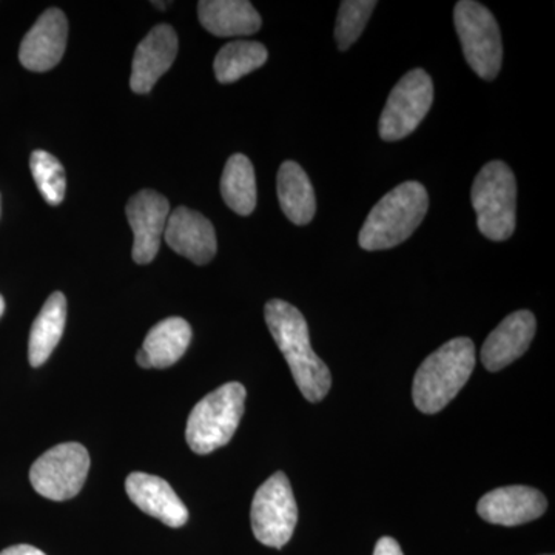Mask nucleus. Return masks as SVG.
Segmentation results:
<instances>
[{
	"mask_svg": "<svg viewBox=\"0 0 555 555\" xmlns=\"http://www.w3.org/2000/svg\"><path fill=\"white\" fill-rule=\"evenodd\" d=\"M266 323L278 349L286 358L299 392L310 403H318L327 396L332 386L331 371L310 346L306 318L295 306L283 299H272L266 305Z\"/></svg>",
	"mask_w": 555,
	"mask_h": 555,
	"instance_id": "nucleus-1",
	"label": "nucleus"
},
{
	"mask_svg": "<svg viewBox=\"0 0 555 555\" xmlns=\"http://www.w3.org/2000/svg\"><path fill=\"white\" fill-rule=\"evenodd\" d=\"M476 367V346L454 338L423 361L416 371L412 398L423 414H437L463 389Z\"/></svg>",
	"mask_w": 555,
	"mask_h": 555,
	"instance_id": "nucleus-2",
	"label": "nucleus"
},
{
	"mask_svg": "<svg viewBox=\"0 0 555 555\" xmlns=\"http://www.w3.org/2000/svg\"><path fill=\"white\" fill-rule=\"evenodd\" d=\"M429 208L422 182L408 181L387 192L375 204L361 229L358 243L364 250H386L411 238Z\"/></svg>",
	"mask_w": 555,
	"mask_h": 555,
	"instance_id": "nucleus-3",
	"label": "nucleus"
},
{
	"mask_svg": "<svg viewBox=\"0 0 555 555\" xmlns=\"http://www.w3.org/2000/svg\"><path fill=\"white\" fill-rule=\"evenodd\" d=\"M246 387L228 383L208 393L193 408L185 440L195 454L207 455L225 447L238 429L244 414Z\"/></svg>",
	"mask_w": 555,
	"mask_h": 555,
	"instance_id": "nucleus-4",
	"label": "nucleus"
},
{
	"mask_svg": "<svg viewBox=\"0 0 555 555\" xmlns=\"http://www.w3.org/2000/svg\"><path fill=\"white\" fill-rule=\"evenodd\" d=\"M473 207L481 235L491 241H506L516 232L517 181L503 160L486 164L474 179Z\"/></svg>",
	"mask_w": 555,
	"mask_h": 555,
	"instance_id": "nucleus-5",
	"label": "nucleus"
},
{
	"mask_svg": "<svg viewBox=\"0 0 555 555\" xmlns=\"http://www.w3.org/2000/svg\"><path fill=\"white\" fill-rule=\"evenodd\" d=\"M456 35L466 62L483 80H494L502 69L503 46L494 14L481 3L462 0L454 10Z\"/></svg>",
	"mask_w": 555,
	"mask_h": 555,
	"instance_id": "nucleus-6",
	"label": "nucleus"
},
{
	"mask_svg": "<svg viewBox=\"0 0 555 555\" xmlns=\"http://www.w3.org/2000/svg\"><path fill=\"white\" fill-rule=\"evenodd\" d=\"M250 518L254 534L262 545L281 550L291 542L298 521V506L286 474H273L259 486L251 502Z\"/></svg>",
	"mask_w": 555,
	"mask_h": 555,
	"instance_id": "nucleus-7",
	"label": "nucleus"
},
{
	"mask_svg": "<svg viewBox=\"0 0 555 555\" xmlns=\"http://www.w3.org/2000/svg\"><path fill=\"white\" fill-rule=\"evenodd\" d=\"M434 102V83L425 69L414 68L406 73L387 98L379 118V137L396 142L414 133L426 118Z\"/></svg>",
	"mask_w": 555,
	"mask_h": 555,
	"instance_id": "nucleus-8",
	"label": "nucleus"
},
{
	"mask_svg": "<svg viewBox=\"0 0 555 555\" xmlns=\"http://www.w3.org/2000/svg\"><path fill=\"white\" fill-rule=\"evenodd\" d=\"M90 470V455L79 443H62L40 455L31 466L35 491L53 502L79 494Z\"/></svg>",
	"mask_w": 555,
	"mask_h": 555,
	"instance_id": "nucleus-9",
	"label": "nucleus"
},
{
	"mask_svg": "<svg viewBox=\"0 0 555 555\" xmlns=\"http://www.w3.org/2000/svg\"><path fill=\"white\" fill-rule=\"evenodd\" d=\"M126 214L134 235V262L149 264L158 255L166 232L170 217L169 199L155 190H142L129 201Z\"/></svg>",
	"mask_w": 555,
	"mask_h": 555,
	"instance_id": "nucleus-10",
	"label": "nucleus"
},
{
	"mask_svg": "<svg viewBox=\"0 0 555 555\" xmlns=\"http://www.w3.org/2000/svg\"><path fill=\"white\" fill-rule=\"evenodd\" d=\"M68 22L61 10H47L21 43V64L30 72H49L67 49Z\"/></svg>",
	"mask_w": 555,
	"mask_h": 555,
	"instance_id": "nucleus-11",
	"label": "nucleus"
},
{
	"mask_svg": "<svg viewBox=\"0 0 555 555\" xmlns=\"http://www.w3.org/2000/svg\"><path fill=\"white\" fill-rule=\"evenodd\" d=\"M546 496L528 486H505L481 496L478 516L500 526H518L535 520L545 514Z\"/></svg>",
	"mask_w": 555,
	"mask_h": 555,
	"instance_id": "nucleus-12",
	"label": "nucleus"
},
{
	"mask_svg": "<svg viewBox=\"0 0 555 555\" xmlns=\"http://www.w3.org/2000/svg\"><path fill=\"white\" fill-rule=\"evenodd\" d=\"M164 238L171 250L198 266L207 264L217 255L218 243L214 225L198 211L188 207H178L170 214Z\"/></svg>",
	"mask_w": 555,
	"mask_h": 555,
	"instance_id": "nucleus-13",
	"label": "nucleus"
},
{
	"mask_svg": "<svg viewBox=\"0 0 555 555\" xmlns=\"http://www.w3.org/2000/svg\"><path fill=\"white\" fill-rule=\"evenodd\" d=\"M178 54L177 31L170 25H158L145 36L134 51L130 87L134 93H149L160 76L169 72Z\"/></svg>",
	"mask_w": 555,
	"mask_h": 555,
	"instance_id": "nucleus-14",
	"label": "nucleus"
},
{
	"mask_svg": "<svg viewBox=\"0 0 555 555\" xmlns=\"http://www.w3.org/2000/svg\"><path fill=\"white\" fill-rule=\"evenodd\" d=\"M537 331L535 317L529 310L507 315L486 338L481 361L488 371H502L518 360L531 346Z\"/></svg>",
	"mask_w": 555,
	"mask_h": 555,
	"instance_id": "nucleus-15",
	"label": "nucleus"
},
{
	"mask_svg": "<svg viewBox=\"0 0 555 555\" xmlns=\"http://www.w3.org/2000/svg\"><path fill=\"white\" fill-rule=\"evenodd\" d=\"M127 495L149 516L158 518L170 528L188 524L189 511L164 478L133 473L126 480Z\"/></svg>",
	"mask_w": 555,
	"mask_h": 555,
	"instance_id": "nucleus-16",
	"label": "nucleus"
},
{
	"mask_svg": "<svg viewBox=\"0 0 555 555\" xmlns=\"http://www.w3.org/2000/svg\"><path fill=\"white\" fill-rule=\"evenodd\" d=\"M192 341V327L179 317L167 318L150 328L137 361L144 369H167L178 363Z\"/></svg>",
	"mask_w": 555,
	"mask_h": 555,
	"instance_id": "nucleus-17",
	"label": "nucleus"
},
{
	"mask_svg": "<svg viewBox=\"0 0 555 555\" xmlns=\"http://www.w3.org/2000/svg\"><path fill=\"white\" fill-rule=\"evenodd\" d=\"M201 25L218 38L255 35L261 16L246 0H203L198 3Z\"/></svg>",
	"mask_w": 555,
	"mask_h": 555,
	"instance_id": "nucleus-18",
	"label": "nucleus"
},
{
	"mask_svg": "<svg viewBox=\"0 0 555 555\" xmlns=\"http://www.w3.org/2000/svg\"><path fill=\"white\" fill-rule=\"evenodd\" d=\"M278 199L288 221L306 225L312 221L317 211L315 190L299 164L286 160L278 171Z\"/></svg>",
	"mask_w": 555,
	"mask_h": 555,
	"instance_id": "nucleus-19",
	"label": "nucleus"
},
{
	"mask_svg": "<svg viewBox=\"0 0 555 555\" xmlns=\"http://www.w3.org/2000/svg\"><path fill=\"white\" fill-rule=\"evenodd\" d=\"M67 323V299L61 292H54L47 299L30 332L28 360L33 367L42 366L60 345Z\"/></svg>",
	"mask_w": 555,
	"mask_h": 555,
	"instance_id": "nucleus-20",
	"label": "nucleus"
},
{
	"mask_svg": "<svg viewBox=\"0 0 555 555\" xmlns=\"http://www.w3.org/2000/svg\"><path fill=\"white\" fill-rule=\"evenodd\" d=\"M221 195L224 203L241 217L254 214L257 207V179L247 156L238 153L228 160L222 171Z\"/></svg>",
	"mask_w": 555,
	"mask_h": 555,
	"instance_id": "nucleus-21",
	"label": "nucleus"
},
{
	"mask_svg": "<svg viewBox=\"0 0 555 555\" xmlns=\"http://www.w3.org/2000/svg\"><path fill=\"white\" fill-rule=\"evenodd\" d=\"M269 60L262 43L251 40H235L222 47L215 57V76L221 83L236 82L248 73L255 72Z\"/></svg>",
	"mask_w": 555,
	"mask_h": 555,
	"instance_id": "nucleus-22",
	"label": "nucleus"
},
{
	"mask_svg": "<svg viewBox=\"0 0 555 555\" xmlns=\"http://www.w3.org/2000/svg\"><path fill=\"white\" fill-rule=\"evenodd\" d=\"M30 167L40 195L50 206H60L67 192V177L60 160L43 150H36L31 155Z\"/></svg>",
	"mask_w": 555,
	"mask_h": 555,
	"instance_id": "nucleus-23",
	"label": "nucleus"
},
{
	"mask_svg": "<svg viewBox=\"0 0 555 555\" xmlns=\"http://www.w3.org/2000/svg\"><path fill=\"white\" fill-rule=\"evenodd\" d=\"M377 2L374 0H345L339 5L335 39L338 49H350L366 28Z\"/></svg>",
	"mask_w": 555,
	"mask_h": 555,
	"instance_id": "nucleus-24",
	"label": "nucleus"
},
{
	"mask_svg": "<svg viewBox=\"0 0 555 555\" xmlns=\"http://www.w3.org/2000/svg\"><path fill=\"white\" fill-rule=\"evenodd\" d=\"M374 555H404L400 545L392 537H383L375 545Z\"/></svg>",
	"mask_w": 555,
	"mask_h": 555,
	"instance_id": "nucleus-25",
	"label": "nucleus"
},
{
	"mask_svg": "<svg viewBox=\"0 0 555 555\" xmlns=\"http://www.w3.org/2000/svg\"><path fill=\"white\" fill-rule=\"evenodd\" d=\"M0 555H47L43 554L42 551L38 550V547L30 545H16L7 547L3 550Z\"/></svg>",
	"mask_w": 555,
	"mask_h": 555,
	"instance_id": "nucleus-26",
	"label": "nucleus"
},
{
	"mask_svg": "<svg viewBox=\"0 0 555 555\" xmlns=\"http://www.w3.org/2000/svg\"><path fill=\"white\" fill-rule=\"evenodd\" d=\"M3 312H5V301H3V297L0 295V317L3 315Z\"/></svg>",
	"mask_w": 555,
	"mask_h": 555,
	"instance_id": "nucleus-27",
	"label": "nucleus"
}]
</instances>
